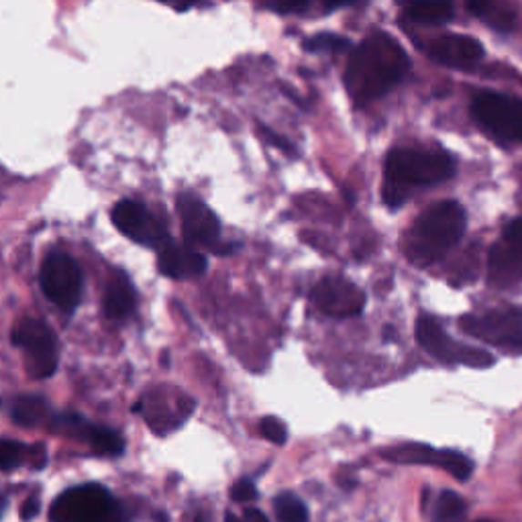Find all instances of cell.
<instances>
[{
    "instance_id": "9c48e42d",
    "label": "cell",
    "mask_w": 522,
    "mask_h": 522,
    "mask_svg": "<svg viewBox=\"0 0 522 522\" xmlns=\"http://www.w3.org/2000/svg\"><path fill=\"white\" fill-rule=\"evenodd\" d=\"M15 345L23 349L27 370L36 380H46L54 375L57 367L56 337L46 322L37 319H25L15 329Z\"/></svg>"
},
{
    "instance_id": "7402d4cb",
    "label": "cell",
    "mask_w": 522,
    "mask_h": 522,
    "mask_svg": "<svg viewBox=\"0 0 522 522\" xmlns=\"http://www.w3.org/2000/svg\"><path fill=\"white\" fill-rule=\"evenodd\" d=\"M466 515V502L455 492H441L435 502L433 522H461Z\"/></svg>"
},
{
    "instance_id": "e0dca14e",
    "label": "cell",
    "mask_w": 522,
    "mask_h": 522,
    "mask_svg": "<svg viewBox=\"0 0 522 522\" xmlns=\"http://www.w3.org/2000/svg\"><path fill=\"white\" fill-rule=\"evenodd\" d=\"M398 5L408 21L426 27L447 25L455 16L453 0H398Z\"/></svg>"
},
{
    "instance_id": "484cf974",
    "label": "cell",
    "mask_w": 522,
    "mask_h": 522,
    "mask_svg": "<svg viewBox=\"0 0 522 522\" xmlns=\"http://www.w3.org/2000/svg\"><path fill=\"white\" fill-rule=\"evenodd\" d=\"M25 453H27V449L21 443L0 439V469H11L19 466L25 459Z\"/></svg>"
},
{
    "instance_id": "3957f363",
    "label": "cell",
    "mask_w": 522,
    "mask_h": 522,
    "mask_svg": "<svg viewBox=\"0 0 522 522\" xmlns=\"http://www.w3.org/2000/svg\"><path fill=\"white\" fill-rule=\"evenodd\" d=\"M466 210L453 200L436 202L416 219L406 237L410 260L429 265L443 260L466 233Z\"/></svg>"
},
{
    "instance_id": "f546056e",
    "label": "cell",
    "mask_w": 522,
    "mask_h": 522,
    "mask_svg": "<svg viewBox=\"0 0 522 522\" xmlns=\"http://www.w3.org/2000/svg\"><path fill=\"white\" fill-rule=\"evenodd\" d=\"M225 522H270V520H268V517L263 515L261 510H253V508H250V510H245L241 517H237V515H229V517L225 518Z\"/></svg>"
},
{
    "instance_id": "ba28073f",
    "label": "cell",
    "mask_w": 522,
    "mask_h": 522,
    "mask_svg": "<svg viewBox=\"0 0 522 522\" xmlns=\"http://www.w3.org/2000/svg\"><path fill=\"white\" fill-rule=\"evenodd\" d=\"M39 280L46 296L62 311H74L80 304L82 271L67 253H49L41 265Z\"/></svg>"
},
{
    "instance_id": "cb8c5ba5",
    "label": "cell",
    "mask_w": 522,
    "mask_h": 522,
    "mask_svg": "<svg viewBox=\"0 0 522 522\" xmlns=\"http://www.w3.org/2000/svg\"><path fill=\"white\" fill-rule=\"evenodd\" d=\"M436 466L443 467L445 472H449L453 477L457 479H467L472 476V461H469L466 455H461L457 451L445 449L439 451V459H436Z\"/></svg>"
},
{
    "instance_id": "5b68a950",
    "label": "cell",
    "mask_w": 522,
    "mask_h": 522,
    "mask_svg": "<svg viewBox=\"0 0 522 522\" xmlns=\"http://www.w3.org/2000/svg\"><path fill=\"white\" fill-rule=\"evenodd\" d=\"M472 115L496 141L522 143V98L500 92H482L472 102Z\"/></svg>"
},
{
    "instance_id": "5bb4252c",
    "label": "cell",
    "mask_w": 522,
    "mask_h": 522,
    "mask_svg": "<svg viewBox=\"0 0 522 522\" xmlns=\"http://www.w3.org/2000/svg\"><path fill=\"white\" fill-rule=\"evenodd\" d=\"M429 54L443 66L449 67H469L477 64L486 56L484 46L476 37L449 33V36L436 37L429 46Z\"/></svg>"
},
{
    "instance_id": "ac0fdd59",
    "label": "cell",
    "mask_w": 522,
    "mask_h": 522,
    "mask_svg": "<svg viewBox=\"0 0 522 522\" xmlns=\"http://www.w3.org/2000/svg\"><path fill=\"white\" fill-rule=\"evenodd\" d=\"M135 308V290L123 271H115L105 292V312L108 319H125Z\"/></svg>"
},
{
    "instance_id": "277c9868",
    "label": "cell",
    "mask_w": 522,
    "mask_h": 522,
    "mask_svg": "<svg viewBox=\"0 0 522 522\" xmlns=\"http://www.w3.org/2000/svg\"><path fill=\"white\" fill-rule=\"evenodd\" d=\"M54 522H125L117 502L105 487L87 484L64 492L51 507Z\"/></svg>"
},
{
    "instance_id": "4dcf8cb0",
    "label": "cell",
    "mask_w": 522,
    "mask_h": 522,
    "mask_svg": "<svg viewBox=\"0 0 522 522\" xmlns=\"http://www.w3.org/2000/svg\"><path fill=\"white\" fill-rule=\"evenodd\" d=\"M37 512H39V500H37V498H27V500L23 502V507H21V517H23V520L36 518Z\"/></svg>"
},
{
    "instance_id": "836d02e7",
    "label": "cell",
    "mask_w": 522,
    "mask_h": 522,
    "mask_svg": "<svg viewBox=\"0 0 522 522\" xmlns=\"http://www.w3.org/2000/svg\"><path fill=\"white\" fill-rule=\"evenodd\" d=\"M0 512H3V498H0Z\"/></svg>"
},
{
    "instance_id": "7c38bea8",
    "label": "cell",
    "mask_w": 522,
    "mask_h": 522,
    "mask_svg": "<svg viewBox=\"0 0 522 522\" xmlns=\"http://www.w3.org/2000/svg\"><path fill=\"white\" fill-rule=\"evenodd\" d=\"M178 212L182 219L186 241L194 247H217L220 239V222L207 204L192 194L178 199Z\"/></svg>"
},
{
    "instance_id": "4fadbf2b",
    "label": "cell",
    "mask_w": 522,
    "mask_h": 522,
    "mask_svg": "<svg viewBox=\"0 0 522 522\" xmlns=\"http://www.w3.org/2000/svg\"><path fill=\"white\" fill-rule=\"evenodd\" d=\"M113 222L123 235L141 245L164 247L168 243L164 227L159 225L158 219L153 217L141 202L135 200L118 202L113 209Z\"/></svg>"
},
{
    "instance_id": "603a6c76",
    "label": "cell",
    "mask_w": 522,
    "mask_h": 522,
    "mask_svg": "<svg viewBox=\"0 0 522 522\" xmlns=\"http://www.w3.org/2000/svg\"><path fill=\"white\" fill-rule=\"evenodd\" d=\"M273 510H276L278 522H306L308 510L306 504L296 498L294 494H280L276 502H273Z\"/></svg>"
},
{
    "instance_id": "d6986e66",
    "label": "cell",
    "mask_w": 522,
    "mask_h": 522,
    "mask_svg": "<svg viewBox=\"0 0 522 522\" xmlns=\"http://www.w3.org/2000/svg\"><path fill=\"white\" fill-rule=\"evenodd\" d=\"M384 457L390 461H398V464H416V466H436V459H439V451L429 447V445H418V443H408L400 445V447H394L390 451L384 453Z\"/></svg>"
},
{
    "instance_id": "d6a6232c",
    "label": "cell",
    "mask_w": 522,
    "mask_h": 522,
    "mask_svg": "<svg viewBox=\"0 0 522 522\" xmlns=\"http://www.w3.org/2000/svg\"><path fill=\"white\" fill-rule=\"evenodd\" d=\"M355 0H327V8H341L347 5H353Z\"/></svg>"
},
{
    "instance_id": "2e32d148",
    "label": "cell",
    "mask_w": 522,
    "mask_h": 522,
    "mask_svg": "<svg viewBox=\"0 0 522 522\" xmlns=\"http://www.w3.org/2000/svg\"><path fill=\"white\" fill-rule=\"evenodd\" d=\"M467 8L487 27L510 33L518 25V11L512 0H466Z\"/></svg>"
},
{
    "instance_id": "8fae6325",
    "label": "cell",
    "mask_w": 522,
    "mask_h": 522,
    "mask_svg": "<svg viewBox=\"0 0 522 522\" xmlns=\"http://www.w3.org/2000/svg\"><path fill=\"white\" fill-rule=\"evenodd\" d=\"M312 302L322 314L333 319H349L363 311V290L341 276L322 278L312 290Z\"/></svg>"
},
{
    "instance_id": "9a60e30c",
    "label": "cell",
    "mask_w": 522,
    "mask_h": 522,
    "mask_svg": "<svg viewBox=\"0 0 522 522\" xmlns=\"http://www.w3.org/2000/svg\"><path fill=\"white\" fill-rule=\"evenodd\" d=\"M159 271L174 280H190L199 278L207 270V258L196 250L194 245H178L166 243L159 247Z\"/></svg>"
},
{
    "instance_id": "d4e9b609",
    "label": "cell",
    "mask_w": 522,
    "mask_h": 522,
    "mask_svg": "<svg viewBox=\"0 0 522 522\" xmlns=\"http://www.w3.org/2000/svg\"><path fill=\"white\" fill-rule=\"evenodd\" d=\"M304 47L312 54H327V51H345L351 47L349 39L341 36H333V33H321L304 41Z\"/></svg>"
},
{
    "instance_id": "83f0119b",
    "label": "cell",
    "mask_w": 522,
    "mask_h": 522,
    "mask_svg": "<svg viewBox=\"0 0 522 522\" xmlns=\"http://www.w3.org/2000/svg\"><path fill=\"white\" fill-rule=\"evenodd\" d=\"M230 496H233V500L237 502H250L255 498V496H258V490H255V486L250 482V479H241V482H237L233 486Z\"/></svg>"
},
{
    "instance_id": "6da1fadb",
    "label": "cell",
    "mask_w": 522,
    "mask_h": 522,
    "mask_svg": "<svg viewBox=\"0 0 522 522\" xmlns=\"http://www.w3.org/2000/svg\"><path fill=\"white\" fill-rule=\"evenodd\" d=\"M410 67L408 54L396 39L375 31L359 44L345 67V87L355 102H372L386 97L404 80Z\"/></svg>"
},
{
    "instance_id": "44dd1931",
    "label": "cell",
    "mask_w": 522,
    "mask_h": 522,
    "mask_svg": "<svg viewBox=\"0 0 522 522\" xmlns=\"http://www.w3.org/2000/svg\"><path fill=\"white\" fill-rule=\"evenodd\" d=\"M80 433L87 436V441L94 449L105 453V455H118L123 451V439L115 431L102 429V426L80 425Z\"/></svg>"
},
{
    "instance_id": "f1b7e54d",
    "label": "cell",
    "mask_w": 522,
    "mask_h": 522,
    "mask_svg": "<svg viewBox=\"0 0 522 522\" xmlns=\"http://www.w3.org/2000/svg\"><path fill=\"white\" fill-rule=\"evenodd\" d=\"M311 0H268V5L278 13H301Z\"/></svg>"
},
{
    "instance_id": "52a82bcc",
    "label": "cell",
    "mask_w": 522,
    "mask_h": 522,
    "mask_svg": "<svg viewBox=\"0 0 522 522\" xmlns=\"http://www.w3.org/2000/svg\"><path fill=\"white\" fill-rule=\"evenodd\" d=\"M459 327L494 347L522 353V308L467 314L459 321Z\"/></svg>"
},
{
    "instance_id": "30bf717a",
    "label": "cell",
    "mask_w": 522,
    "mask_h": 522,
    "mask_svg": "<svg viewBox=\"0 0 522 522\" xmlns=\"http://www.w3.org/2000/svg\"><path fill=\"white\" fill-rule=\"evenodd\" d=\"M487 280L496 288L515 286L522 280V219L512 220L490 250Z\"/></svg>"
},
{
    "instance_id": "ffe728a7",
    "label": "cell",
    "mask_w": 522,
    "mask_h": 522,
    "mask_svg": "<svg viewBox=\"0 0 522 522\" xmlns=\"http://www.w3.org/2000/svg\"><path fill=\"white\" fill-rule=\"evenodd\" d=\"M47 404L37 396H23L13 402V421L21 426H37L47 418Z\"/></svg>"
},
{
    "instance_id": "1f68e13d",
    "label": "cell",
    "mask_w": 522,
    "mask_h": 522,
    "mask_svg": "<svg viewBox=\"0 0 522 522\" xmlns=\"http://www.w3.org/2000/svg\"><path fill=\"white\" fill-rule=\"evenodd\" d=\"M158 3H164L168 6H172V8H176V11H186V8L202 5L200 0H158Z\"/></svg>"
},
{
    "instance_id": "4316f807",
    "label": "cell",
    "mask_w": 522,
    "mask_h": 522,
    "mask_svg": "<svg viewBox=\"0 0 522 522\" xmlns=\"http://www.w3.org/2000/svg\"><path fill=\"white\" fill-rule=\"evenodd\" d=\"M260 431L261 435L273 445H284L288 441V431L286 425L280 421L276 416H265L260 423Z\"/></svg>"
},
{
    "instance_id": "8992f818",
    "label": "cell",
    "mask_w": 522,
    "mask_h": 522,
    "mask_svg": "<svg viewBox=\"0 0 522 522\" xmlns=\"http://www.w3.org/2000/svg\"><path fill=\"white\" fill-rule=\"evenodd\" d=\"M416 341L421 347L439 359L441 363L449 365H469V367H490L494 363V355L487 351L476 349L459 343V341L451 339L443 327L436 322L433 316L423 314L416 322Z\"/></svg>"
},
{
    "instance_id": "7a4b0ae2",
    "label": "cell",
    "mask_w": 522,
    "mask_h": 522,
    "mask_svg": "<svg viewBox=\"0 0 522 522\" xmlns=\"http://www.w3.org/2000/svg\"><path fill=\"white\" fill-rule=\"evenodd\" d=\"M455 174V159L443 149L398 148L384 166L382 196L390 209H398L421 188L447 182Z\"/></svg>"
}]
</instances>
